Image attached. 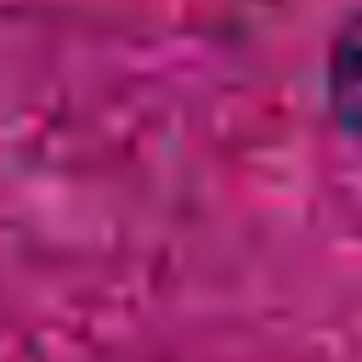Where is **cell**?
Masks as SVG:
<instances>
[{
	"label": "cell",
	"mask_w": 362,
	"mask_h": 362,
	"mask_svg": "<svg viewBox=\"0 0 362 362\" xmlns=\"http://www.w3.org/2000/svg\"><path fill=\"white\" fill-rule=\"evenodd\" d=\"M322 96H328V119L339 124V136L351 147H362V11L345 17V28L328 45Z\"/></svg>",
	"instance_id": "1"
}]
</instances>
